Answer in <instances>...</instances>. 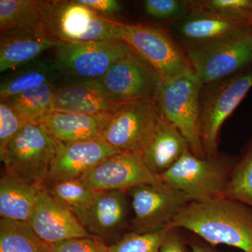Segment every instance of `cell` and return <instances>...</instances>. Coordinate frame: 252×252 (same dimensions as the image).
<instances>
[{
  "label": "cell",
  "mask_w": 252,
  "mask_h": 252,
  "mask_svg": "<svg viewBox=\"0 0 252 252\" xmlns=\"http://www.w3.org/2000/svg\"><path fill=\"white\" fill-rule=\"evenodd\" d=\"M120 39L154 68L162 85L194 74L185 50L160 28L120 22Z\"/></svg>",
  "instance_id": "obj_6"
},
{
  "label": "cell",
  "mask_w": 252,
  "mask_h": 252,
  "mask_svg": "<svg viewBox=\"0 0 252 252\" xmlns=\"http://www.w3.org/2000/svg\"><path fill=\"white\" fill-rule=\"evenodd\" d=\"M234 165L224 157L200 158L187 149L160 177L167 187L185 194L190 201H209L222 198Z\"/></svg>",
  "instance_id": "obj_5"
},
{
  "label": "cell",
  "mask_w": 252,
  "mask_h": 252,
  "mask_svg": "<svg viewBox=\"0 0 252 252\" xmlns=\"http://www.w3.org/2000/svg\"><path fill=\"white\" fill-rule=\"evenodd\" d=\"M96 81L104 94L119 104L157 100L162 86L157 71L132 49Z\"/></svg>",
  "instance_id": "obj_9"
},
{
  "label": "cell",
  "mask_w": 252,
  "mask_h": 252,
  "mask_svg": "<svg viewBox=\"0 0 252 252\" xmlns=\"http://www.w3.org/2000/svg\"><path fill=\"white\" fill-rule=\"evenodd\" d=\"M130 200L125 190L96 191L87 206L72 211L86 231L99 240H109L126 228Z\"/></svg>",
  "instance_id": "obj_14"
},
{
  "label": "cell",
  "mask_w": 252,
  "mask_h": 252,
  "mask_svg": "<svg viewBox=\"0 0 252 252\" xmlns=\"http://www.w3.org/2000/svg\"><path fill=\"white\" fill-rule=\"evenodd\" d=\"M127 192L133 212L131 227L136 233H149L165 228L190 202L185 194L166 185H141Z\"/></svg>",
  "instance_id": "obj_11"
},
{
  "label": "cell",
  "mask_w": 252,
  "mask_h": 252,
  "mask_svg": "<svg viewBox=\"0 0 252 252\" xmlns=\"http://www.w3.org/2000/svg\"><path fill=\"white\" fill-rule=\"evenodd\" d=\"M222 198L252 208V142L230 172Z\"/></svg>",
  "instance_id": "obj_27"
},
{
  "label": "cell",
  "mask_w": 252,
  "mask_h": 252,
  "mask_svg": "<svg viewBox=\"0 0 252 252\" xmlns=\"http://www.w3.org/2000/svg\"><path fill=\"white\" fill-rule=\"evenodd\" d=\"M185 51L202 84L230 77L252 66V26Z\"/></svg>",
  "instance_id": "obj_4"
},
{
  "label": "cell",
  "mask_w": 252,
  "mask_h": 252,
  "mask_svg": "<svg viewBox=\"0 0 252 252\" xmlns=\"http://www.w3.org/2000/svg\"><path fill=\"white\" fill-rule=\"evenodd\" d=\"M177 228H172L164 240L159 252H187L182 239L176 232Z\"/></svg>",
  "instance_id": "obj_35"
},
{
  "label": "cell",
  "mask_w": 252,
  "mask_h": 252,
  "mask_svg": "<svg viewBox=\"0 0 252 252\" xmlns=\"http://www.w3.org/2000/svg\"><path fill=\"white\" fill-rule=\"evenodd\" d=\"M56 86L54 82L46 83L5 101L28 124H39L53 112Z\"/></svg>",
  "instance_id": "obj_26"
},
{
  "label": "cell",
  "mask_w": 252,
  "mask_h": 252,
  "mask_svg": "<svg viewBox=\"0 0 252 252\" xmlns=\"http://www.w3.org/2000/svg\"><path fill=\"white\" fill-rule=\"evenodd\" d=\"M79 180L94 191L127 190L141 185H165L147 167L138 152H122L111 156Z\"/></svg>",
  "instance_id": "obj_12"
},
{
  "label": "cell",
  "mask_w": 252,
  "mask_h": 252,
  "mask_svg": "<svg viewBox=\"0 0 252 252\" xmlns=\"http://www.w3.org/2000/svg\"><path fill=\"white\" fill-rule=\"evenodd\" d=\"M42 188L5 171L0 178L1 219L29 222Z\"/></svg>",
  "instance_id": "obj_22"
},
{
  "label": "cell",
  "mask_w": 252,
  "mask_h": 252,
  "mask_svg": "<svg viewBox=\"0 0 252 252\" xmlns=\"http://www.w3.org/2000/svg\"><path fill=\"white\" fill-rule=\"evenodd\" d=\"M44 187L50 195L72 212L89 205L96 193L79 179L48 182Z\"/></svg>",
  "instance_id": "obj_28"
},
{
  "label": "cell",
  "mask_w": 252,
  "mask_h": 252,
  "mask_svg": "<svg viewBox=\"0 0 252 252\" xmlns=\"http://www.w3.org/2000/svg\"><path fill=\"white\" fill-rule=\"evenodd\" d=\"M191 252H214L210 249L205 248L199 244H191Z\"/></svg>",
  "instance_id": "obj_36"
},
{
  "label": "cell",
  "mask_w": 252,
  "mask_h": 252,
  "mask_svg": "<svg viewBox=\"0 0 252 252\" xmlns=\"http://www.w3.org/2000/svg\"><path fill=\"white\" fill-rule=\"evenodd\" d=\"M54 65L67 83L90 82L103 77L113 64L130 52L123 41L62 42L56 48Z\"/></svg>",
  "instance_id": "obj_8"
},
{
  "label": "cell",
  "mask_w": 252,
  "mask_h": 252,
  "mask_svg": "<svg viewBox=\"0 0 252 252\" xmlns=\"http://www.w3.org/2000/svg\"><path fill=\"white\" fill-rule=\"evenodd\" d=\"M58 142L40 125L28 124L0 154L5 171L44 187L57 151Z\"/></svg>",
  "instance_id": "obj_7"
},
{
  "label": "cell",
  "mask_w": 252,
  "mask_h": 252,
  "mask_svg": "<svg viewBox=\"0 0 252 252\" xmlns=\"http://www.w3.org/2000/svg\"><path fill=\"white\" fill-rule=\"evenodd\" d=\"M58 77L60 75L54 64L34 61L13 71L1 79L0 99L6 100L30 89L54 82Z\"/></svg>",
  "instance_id": "obj_23"
},
{
  "label": "cell",
  "mask_w": 252,
  "mask_h": 252,
  "mask_svg": "<svg viewBox=\"0 0 252 252\" xmlns=\"http://www.w3.org/2000/svg\"><path fill=\"white\" fill-rule=\"evenodd\" d=\"M113 113L89 114L54 112L40 124L43 128L60 143L102 138Z\"/></svg>",
  "instance_id": "obj_21"
},
{
  "label": "cell",
  "mask_w": 252,
  "mask_h": 252,
  "mask_svg": "<svg viewBox=\"0 0 252 252\" xmlns=\"http://www.w3.org/2000/svg\"><path fill=\"white\" fill-rule=\"evenodd\" d=\"M28 223L49 245L91 236L74 214L50 195L44 187L39 191Z\"/></svg>",
  "instance_id": "obj_15"
},
{
  "label": "cell",
  "mask_w": 252,
  "mask_h": 252,
  "mask_svg": "<svg viewBox=\"0 0 252 252\" xmlns=\"http://www.w3.org/2000/svg\"><path fill=\"white\" fill-rule=\"evenodd\" d=\"M189 149L188 144L180 130L159 112L138 153L147 167L160 176L175 163Z\"/></svg>",
  "instance_id": "obj_18"
},
{
  "label": "cell",
  "mask_w": 252,
  "mask_h": 252,
  "mask_svg": "<svg viewBox=\"0 0 252 252\" xmlns=\"http://www.w3.org/2000/svg\"><path fill=\"white\" fill-rule=\"evenodd\" d=\"M159 112L157 99L122 104L113 113L102 138L120 152H139Z\"/></svg>",
  "instance_id": "obj_13"
},
{
  "label": "cell",
  "mask_w": 252,
  "mask_h": 252,
  "mask_svg": "<svg viewBox=\"0 0 252 252\" xmlns=\"http://www.w3.org/2000/svg\"><path fill=\"white\" fill-rule=\"evenodd\" d=\"M188 9H198L252 18V0L187 1Z\"/></svg>",
  "instance_id": "obj_31"
},
{
  "label": "cell",
  "mask_w": 252,
  "mask_h": 252,
  "mask_svg": "<svg viewBox=\"0 0 252 252\" xmlns=\"http://www.w3.org/2000/svg\"><path fill=\"white\" fill-rule=\"evenodd\" d=\"M252 87V66L230 77L202 84L198 94V124L205 157H216L223 123Z\"/></svg>",
  "instance_id": "obj_2"
},
{
  "label": "cell",
  "mask_w": 252,
  "mask_h": 252,
  "mask_svg": "<svg viewBox=\"0 0 252 252\" xmlns=\"http://www.w3.org/2000/svg\"><path fill=\"white\" fill-rule=\"evenodd\" d=\"M122 104L109 98L96 81L56 86L53 112L94 114L114 113Z\"/></svg>",
  "instance_id": "obj_20"
},
{
  "label": "cell",
  "mask_w": 252,
  "mask_h": 252,
  "mask_svg": "<svg viewBox=\"0 0 252 252\" xmlns=\"http://www.w3.org/2000/svg\"><path fill=\"white\" fill-rule=\"evenodd\" d=\"M14 28H27L49 37L43 21L42 12H41L39 1H33V0H1L0 1L1 32Z\"/></svg>",
  "instance_id": "obj_24"
},
{
  "label": "cell",
  "mask_w": 252,
  "mask_h": 252,
  "mask_svg": "<svg viewBox=\"0 0 252 252\" xmlns=\"http://www.w3.org/2000/svg\"><path fill=\"white\" fill-rule=\"evenodd\" d=\"M169 225L193 232L211 245L245 252L252 248V208L231 199L189 202Z\"/></svg>",
  "instance_id": "obj_1"
},
{
  "label": "cell",
  "mask_w": 252,
  "mask_h": 252,
  "mask_svg": "<svg viewBox=\"0 0 252 252\" xmlns=\"http://www.w3.org/2000/svg\"><path fill=\"white\" fill-rule=\"evenodd\" d=\"M172 228L167 225L149 233L132 232L108 246V252H159L164 240Z\"/></svg>",
  "instance_id": "obj_29"
},
{
  "label": "cell",
  "mask_w": 252,
  "mask_h": 252,
  "mask_svg": "<svg viewBox=\"0 0 252 252\" xmlns=\"http://www.w3.org/2000/svg\"><path fill=\"white\" fill-rule=\"evenodd\" d=\"M60 43L27 28H14L1 31L0 72L14 71L34 62L43 52L57 47Z\"/></svg>",
  "instance_id": "obj_19"
},
{
  "label": "cell",
  "mask_w": 252,
  "mask_h": 252,
  "mask_svg": "<svg viewBox=\"0 0 252 252\" xmlns=\"http://www.w3.org/2000/svg\"><path fill=\"white\" fill-rule=\"evenodd\" d=\"M144 10L149 16L162 20L181 21L188 14L187 1L180 0H146Z\"/></svg>",
  "instance_id": "obj_32"
},
{
  "label": "cell",
  "mask_w": 252,
  "mask_h": 252,
  "mask_svg": "<svg viewBox=\"0 0 252 252\" xmlns=\"http://www.w3.org/2000/svg\"><path fill=\"white\" fill-rule=\"evenodd\" d=\"M103 138L70 143L58 142L48 182L80 179L111 156L119 153Z\"/></svg>",
  "instance_id": "obj_16"
},
{
  "label": "cell",
  "mask_w": 252,
  "mask_h": 252,
  "mask_svg": "<svg viewBox=\"0 0 252 252\" xmlns=\"http://www.w3.org/2000/svg\"><path fill=\"white\" fill-rule=\"evenodd\" d=\"M252 26V18L191 9L183 19L176 22L175 33L187 46L220 39Z\"/></svg>",
  "instance_id": "obj_17"
},
{
  "label": "cell",
  "mask_w": 252,
  "mask_h": 252,
  "mask_svg": "<svg viewBox=\"0 0 252 252\" xmlns=\"http://www.w3.org/2000/svg\"><path fill=\"white\" fill-rule=\"evenodd\" d=\"M202 83L195 74L162 85L158 96L160 112L180 130L189 149L205 158L198 124V94Z\"/></svg>",
  "instance_id": "obj_10"
},
{
  "label": "cell",
  "mask_w": 252,
  "mask_h": 252,
  "mask_svg": "<svg viewBox=\"0 0 252 252\" xmlns=\"http://www.w3.org/2000/svg\"><path fill=\"white\" fill-rule=\"evenodd\" d=\"M50 246L52 252H108V246L93 236L71 239Z\"/></svg>",
  "instance_id": "obj_33"
},
{
  "label": "cell",
  "mask_w": 252,
  "mask_h": 252,
  "mask_svg": "<svg viewBox=\"0 0 252 252\" xmlns=\"http://www.w3.org/2000/svg\"><path fill=\"white\" fill-rule=\"evenodd\" d=\"M0 252H52L28 222L0 220Z\"/></svg>",
  "instance_id": "obj_25"
},
{
  "label": "cell",
  "mask_w": 252,
  "mask_h": 252,
  "mask_svg": "<svg viewBox=\"0 0 252 252\" xmlns=\"http://www.w3.org/2000/svg\"><path fill=\"white\" fill-rule=\"evenodd\" d=\"M48 35L62 42L120 39V22L111 20L79 1H39Z\"/></svg>",
  "instance_id": "obj_3"
},
{
  "label": "cell",
  "mask_w": 252,
  "mask_h": 252,
  "mask_svg": "<svg viewBox=\"0 0 252 252\" xmlns=\"http://www.w3.org/2000/svg\"><path fill=\"white\" fill-rule=\"evenodd\" d=\"M250 252H252V250H250Z\"/></svg>",
  "instance_id": "obj_37"
},
{
  "label": "cell",
  "mask_w": 252,
  "mask_h": 252,
  "mask_svg": "<svg viewBox=\"0 0 252 252\" xmlns=\"http://www.w3.org/2000/svg\"><path fill=\"white\" fill-rule=\"evenodd\" d=\"M81 4L102 14H115L122 11V6L116 0H78Z\"/></svg>",
  "instance_id": "obj_34"
},
{
  "label": "cell",
  "mask_w": 252,
  "mask_h": 252,
  "mask_svg": "<svg viewBox=\"0 0 252 252\" xmlns=\"http://www.w3.org/2000/svg\"><path fill=\"white\" fill-rule=\"evenodd\" d=\"M28 124L7 101L0 102V154Z\"/></svg>",
  "instance_id": "obj_30"
}]
</instances>
